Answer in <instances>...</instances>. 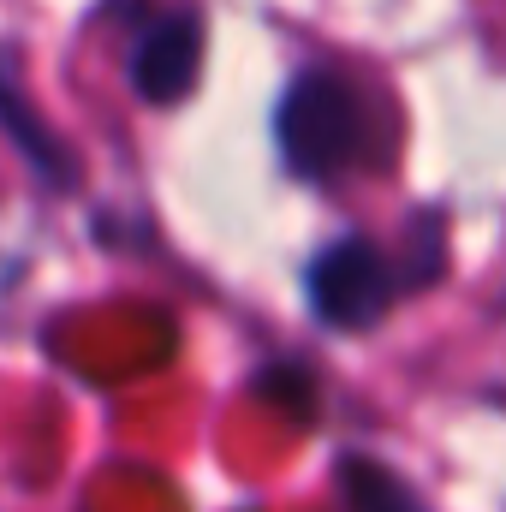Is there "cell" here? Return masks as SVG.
Wrapping results in <instances>:
<instances>
[{
    "mask_svg": "<svg viewBox=\"0 0 506 512\" xmlns=\"http://www.w3.org/2000/svg\"><path fill=\"white\" fill-rule=\"evenodd\" d=\"M334 483H340V512H423V501L381 459H364V453H346Z\"/></svg>",
    "mask_w": 506,
    "mask_h": 512,
    "instance_id": "obj_5",
    "label": "cell"
},
{
    "mask_svg": "<svg viewBox=\"0 0 506 512\" xmlns=\"http://www.w3.org/2000/svg\"><path fill=\"white\" fill-rule=\"evenodd\" d=\"M274 137H280V161L310 185H328V179L352 173L370 149L364 90L334 66L298 72L286 84L280 108H274Z\"/></svg>",
    "mask_w": 506,
    "mask_h": 512,
    "instance_id": "obj_1",
    "label": "cell"
},
{
    "mask_svg": "<svg viewBox=\"0 0 506 512\" xmlns=\"http://www.w3.org/2000/svg\"><path fill=\"white\" fill-rule=\"evenodd\" d=\"M0 126H6V137H12V149H18V155H24L48 185H60V191H66V185L78 179V161L54 143L48 120L30 108V96L18 90V72H12V60H6V54H0Z\"/></svg>",
    "mask_w": 506,
    "mask_h": 512,
    "instance_id": "obj_4",
    "label": "cell"
},
{
    "mask_svg": "<svg viewBox=\"0 0 506 512\" xmlns=\"http://www.w3.org/2000/svg\"><path fill=\"white\" fill-rule=\"evenodd\" d=\"M405 274L370 245V239H340L310 262L304 274V292H310V310L340 328V334H358V328H376L381 316L393 310Z\"/></svg>",
    "mask_w": 506,
    "mask_h": 512,
    "instance_id": "obj_2",
    "label": "cell"
},
{
    "mask_svg": "<svg viewBox=\"0 0 506 512\" xmlns=\"http://www.w3.org/2000/svg\"><path fill=\"white\" fill-rule=\"evenodd\" d=\"M197 72H203V12L173 6L137 36V48H131V90L149 108H173V102H185L197 90Z\"/></svg>",
    "mask_w": 506,
    "mask_h": 512,
    "instance_id": "obj_3",
    "label": "cell"
}]
</instances>
